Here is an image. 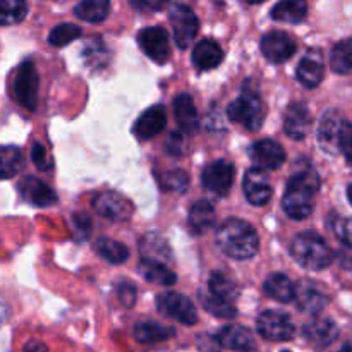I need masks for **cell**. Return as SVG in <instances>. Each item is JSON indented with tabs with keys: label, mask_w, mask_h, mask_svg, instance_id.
<instances>
[{
	"label": "cell",
	"mask_w": 352,
	"mask_h": 352,
	"mask_svg": "<svg viewBox=\"0 0 352 352\" xmlns=\"http://www.w3.org/2000/svg\"><path fill=\"white\" fill-rule=\"evenodd\" d=\"M157 309L168 318L177 320L182 325H196L198 313L195 305L179 292H162L157 296Z\"/></svg>",
	"instance_id": "cell-8"
},
{
	"label": "cell",
	"mask_w": 352,
	"mask_h": 352,
	"mask_svg": "<svg viewBox=\"0 0 352 352\" xmlns=\"http://www.w3.org/2000/svg\"><path fill=\"white\" fill-rule=\"evenodd\" d=\"M17 189H19L21 198L33 206H52L57 203V195L54 189L48 188L43 181L33 175L21 179Z\"/></svg>",
	"instance_id": "cell-15"
},
{
	"label": "cell",
	"mask_w": 352,
	"mask_h": 352,
	"mask_svg": "<svg viewBox=\"0 0 352 352\" xmlns=\"http://www.w3.org/2000/svg\"><path fill=\"white\" fill-rule=\"evenodd\" d=\"M140 253L141 260L158 261V263H170L172 261V251L168 248L167 241L158 234H146L140 243Z\"/></svg>",
	"instance_id": "cell-25"
},
{
	"label": "cell",
	"mask_w": 352,
	"mask_h": 352,
	"mask_svg": "<svg viewBox=\"0 0 352 352\" xmlns=\"http://www.w3.org/2000/svg\"><path fill=\"white\" fill-rule=\"evenodd\" d=\"M291 254L306 270H323L333 261L332 250L327 241L316 232H301L291 244Z\"/></svg>",
	"instance_id": "cell-3"
},
{
	"label": "cell",
	"mask_w": 352,
	"mask_h": 352,
	"mask_svg": "<svg viewBox=\"0 0 352 352\" xmlns=\"http://www.w3.org/2000/svg\"><path fill=\"white\" fill-rule=\"evenodd\" d=\"M174 116L179 124V129L188 136L198 133L199 129V117L196 110L195 100L188 93H181L174 100Z\"/></svg>",
	"instance_id": "cell-20"
},
{
	"label": "cell",
	"mask_w": 352,
	"mask_h": 352,
	"mask_svg": "<svg viewBox=\"0 0 352 352\" xmlns=\"http://www.w3.org/2000/svg\"><path fill=\"white\" fill-rule=\"evenodd\" d=\"M26 0H0V26L17 24L26 17Z\"/></svg>",
	"instance_id": "cell-36"
},
{
	"label": "cell",
	"mask_w": 352,
	"mask_h": 352,
	"mask_svg": "<svg viewBox=\"0 0 352 352\" xmlns=\"http://www.w3.org/2000/svg\"><path fill=\"white\" fill-rule=\"evenodd\" d=\"M248 352H254V351H248Z\"/></svg>",
	"instance_id": "cell-53"
},
{
	"label": "cell",
	"mask_w": 352,
	"mask_h": 352,
	"mask_svg": "<svg viewBox=\"0 0 352 352\" xmlns=\"http://www.w3.org/2000/svg\"><path fill=\"white\" fill-rule=\"evenodd\" d=\"M82 57L89 65H100L105 64L107 60V48L102 43L100 38H89L86 41L85 48H82Z\"/></svg>",
	"instance_id": "cell-40"
},
{
	"label": "cell",
	"mask_w": 352,
	"mask_h": 352,
	"mask_svg": "<svg viewBox=\"0 0 352 352\" xmlns=\"http://www.w3.org/2000/svg\"><path fill=\"white\" fill-rule=\"evenodd\" d=\"M165 124H167V112H165V107L153 105L151 109H148L146 112L141 113L136 126H134V134H136L140 140H151V138L158 136V134L165 129Z\"/></svg>",
	"instance_id": "cell-21"
},
{
	"label": "cell",
	"mask_w": 352,
	"mask_h": 352,
	"mask_svg": "<svg viewBox=\"0 0 352 352\" xmlns=\"http://www.w3.org/2000/svg\"><path fill=\"white\" fill-rule=\"evenodd\" d=\"M296 40L284 31H270L261 38V54L274 64H282L296 54Z\"/></svg>",
	"instance_id": "cell-12"
},
{
	"label": "cell",
	"mask_w": 352,
	"mask_h": 352,
	"mask_svg": "<svg viewBox=\"0 0 352 352\" xmlns=\"http://www.w3.org/2000/svg\"><path fill=\"white\" fill-rule=\"evenodd\" d=\"M168 21L172 24V30H174V38L177 47L188 48L199 30V21L196 14L184 3H175V6L170 7Z\"/></svg>",
	"instance_id": "cell-9"
},
{
	"label": "cell",
	"mask_w": 352,
	"mask_h": 352,
	"mask_svg": "<svg viewBox=\"0 0 352 352\" xmlns=\"http://www.w3.org/2000/svg\"><path fill=\"white\" fill-rule=\"evenodd\" d=\"M215 208H213L212 203L205 201V199H203V201H196L195 205L191 206V210H189L188 222L195 234H205L206 230H210L215 226Z\"/></svg>",
	"instance_id": "cell-27"
},
{
	"label": "cell",
	"mask_w": 352,
	"mask_h": 352,
	"mask_svg": "<svg viewBox=\"0 0 352 352\" xmlns=\"http://www.w3.org/2000/svg\"><path fill=\"white\" fill-rule=\"evenodd\" d=\"M23 352H48L47 347L40 342H30L26 347H24Z\"/></svg>",
	"instance_id": "cell-48"
},
{
	"label": "cell",
	"mask_w": 352,
	"mask_h": 352,
	"mask_svg": "<svg viewBox=\"0 0 352 352\" xmlns=\"http://www.w3.org/2000/svg\"><path fill=\"white\" fill-rule=\"evenodd\" d=\"M116 294L124 306H133L136 301V287L131 282L120 280L116 284Z\"/></svg>",
	"instance_id": "cell-43"
},
{
	"label": "cell",
	"mask_w": 352,
	"mask_h": 352,
	"mask_svg": "<svg viewBox=\"0 0 352 352\" xmlns=\"http://www.w3.org/2000/svg\"><path fill=\"white\" fill-rule=\"evenodd\" d=\"M93 210L100 217L112 222H124L129 219L134 212V206L126 196L119 195L116 191H102L96 192L91 201Z\"/></svg>",
	"instance_id": "cell-10"
},
{
	"label": "cell",
	"mask_w": 352,
	"mask_h": 352,
	"mask_svg": "<svg viewBox=\"0 0 352 352\" xmlns=\"http://www.w3.org/2000/svg\"><path fill=\"white\" fill-rule=\"evenodd\" d=\"M234 177H236L234 164L227 160H217L203 168L201 184L205 191H208L210 195L223 198V196L229 195L230 188L234 184Z\"/></svg>",
	"instance_id": "cell-6"
},
{
	"label": "cell",
	"mask_w": 352,
	"mask_h": 352,
	"mask_svg": "<svg viewBox=\"0 0 352 352\" xmlns=\"http://www.w3.org/2000/svg\"><path fill=\"white\" fill-rule=\"evenodd\" d=\"M344 119L337 110H329L323 113L318 127V143L325 153H337L339 151V138L342 129Z\"/></svg>",
	"instance_id": "cell-19"
},
{
	"label": "cell",
	"mask_w": 352,
	"mask_h": 352,
	"mask_svg": "<svg viewBox=\"0 0 352 352\" xmlns=\"http://www.w3.org/2000/svg\"><path fill=\"white\" fill-rule=\"evenodd\" d=\"M244 195L254 206H265L272 198V184L261 168H250L244 175Z\"/></svg>",
	"instance_id": "cell-14"
},
{
	"label": "cell",
	"mask_w": 352,
	"mask_h": 352,
	"mask_svg": "<svg viewBox=\"0 0 352 352\" xmlns=\"http://www.w3.org/2000/svg\"><path fill=\"white\" fill-rule=\"evenodd\" d=\"M31 160H33V164L36 165L40 170H48V168L52 167L50 162H48L47 158V151H45V148L41 146L40 143H34L33 148H31Z\"/></svg>",
	"instance_id": "cell-45"
},
{
	"label": "cell",
	"mask_w": 352,
	"mask_h": 352,
	"mask_svg": "<svg viewBox=\"0 0 352 352\" xmlns=\"http://www.w3.org/2000/svg\"><path fill=\"white\" fill-rule=\"evenodd\" d=\"M313 117L308 107L301 102L291 103L284 117L285 134L292 140H305L311 129Z\"/></svg>",
	"instance_id": "cell-18"
},
{
	"label": "cell",
	"mask_w": 352,
	"mask_h": 352,
	"mask_svg": "<svg viewBox=\"0 0 352 352\" xmlns=\"http://www.w3.org/2000/svg\"><path fill=\"white\" fill-rule=\"evenodd\" d=\"M223 60V52L220 45L213 40H203L192 50V64L199 71H212L219 67Z\"/></svg>",
	"instance_id": "cell-24"
},
{
	"label": "cell",
	"mask_w": 352,
	"mask_h": 352,
	"mask_svg": "<svg viewBox=\"0 0 352 352\" xmlns=\"http://www.w3.org/2000/svg\"><path fill=\"white\" fill-rule=\"evenodd\" d=\"M79 36H81V28L71 23H64L58 24V26H55L50 31V34H48V43L54 45V47H65V45L72 43Z\"/></svg>",
	"instance_id": "cell-38"
},
{
	"label": "cell",
	"mask_w": 352,
	"mask_h": 352,
	"mask_svg": "<svg viewBox=\"0 0 352 352\" xmlns=\"http://www.w3.org/2000/svg\"><path fill=\"white\" fill-rule=\"evenodd\" d=\"M208 292L212 296H215V298L222 299V301L232 302V305L237 299V296H239V289H237L236 282L230 280L227 275L220 274V272H215L210 277Z\"/></svg>",
	"instance_id": "cell-32"
},
{
	"label": "cell",
	"mask_w": 352,
	"mask_h": 352,
	"mask_svg": "<svg viewBox=\"0 0 352 352\" xmlns=\"http://www.w3.org/2000/svg\"><path fill=\"white\" fill-rule=\"evenodd\" d=\"M199 298H201V305L205 306L206 311L212 313L213 316H219V318H234L237 315V309L232 302L222 301V299L215 298L210 292H199Z\"/></svg>",
	"instance_id": "cell-37"
},
{
	"label": "cell",
	"mask_w": 352,
	"mask_h": 352,
	"mask_svg": "<svg viewBox=\"0 0 352 352\" xmlns=\"http://www.w3.org/2000/svg\"><path fill=\"white\" fill-rule=\"evenodd\" d=\"M256 329L265 340L272 342H285L296 336V327L289 315L275 309H268L258 316Z\"/></svg>",
	"instance_id": "cell-7"
},
{
	"label": "cell",
	"mask_w": 352,
	"mask_h": 352,
	"mask_svg": "<svg viewBox=\"0 0 352 352\" xmlns=\"http://www.w3.org/2000/svg\"><path fill=\"white\" fill-rule=\"evenodd\" d=\"M162 186L164 189L172 192H184L189 186V175L181 168L168 170L162 175Z\"/></svg>",
	"instance_id": "cell-41"
},
{
	"label": "cell",
	"mask_w": 352,
	"mask_h": 352,
	"mask_svg": "<svg viewBox=\"0 0 352 352\" xmlns=\"http://www.w3.org/2000/svg\"><path fill=\"white\" fill-rule=\"evenodd\" d=\"M244 2L246 3H261V2H265V0H244Z\"/></svg>",
	"instance_id": "cell-51"
},
{
	"label": "cell",
	"mask_w": 352,
	"mask_h": 352,
	"mask_svg": "<svg viewBox=\"0 0 352 352\" xmlns=\"http://www.w3.org/2000/svg\"><path fill=\"white\" fill-rule=\"evenodd\" d=\"M265 292H267L268 298L278 302H291L294 301L296 285L284 274H272L265 280Z\"/></svg>",
	"instance_id": "cell-29"
},
{
	"label": "cell",
	"mask_w": 352,
	"mask_h": 352,
	"mask_svg": "<svg viewBox=\"0 0 352 352\" xmlns=\"http://www.w3.org/2000/svg\"><path fill=\"white\" fill-rule=\"evenodd\" d=\"M308 16V2L306 0H280L272 9V19L278 23L299 24Z\"/></svg>",
	"instance_id": "cell-26"
},
{
	"label": "cell",
	"mask_w": 352,
	"mask_h": 352,
	"mask_svg": "<svg viewBox=\"0 0 352 352\" xmlns=\"http://www.w3.org/2000/svg\"><path fill=\"white\" fill-rule=\"evenodd\" d=\"M340 352H352V342H347L346 346H344L342 349H340Z\"/></svg>",
	"instance_id": "cell-49"
},
{
	"label": "cell",
	"mask_w": 352,
	"mask_h": 352,
	"mask_svg": "<svg viewBox=\"0 0 352 352\" xmlns=\"http://www.w3.org/2000/svg\"><path fill=\"white\" fill-rule=\"evenodd\" d=\"M330 65L337 74H349L352 72V38L342 40L332 48Z\"/></svg>",
	"instance_id": "cell-34"
},
{
	"label": "cell",
	"mask_w": 352,
	"mask_h": 352,
	"mask_svg": "<svg viewBox=\"0 0 352 352\" xmlns=\"http://www.w3.org/2000/svg\"><path fill=\"white\" fill-rule=\"evenodd\" d=\"M38 72L31 60H24L17 67L12 81V93L16 102L28 110L36 109L38 103Z\"/></svg>",
	"instance_id": "cell-5"
},
{
	"label": "cell",
	"mask_w": 352,
	"mask_h": 352,
	"mask_svg": "<svg viewBox=\"0 0 352 352\" xmlns=\"http://www.w3.org/2000/svg\"><path fill=\"white\" fill-rule=\"evenodd\" d=\"M282 352H291V351H282Z\"/></svg>",
	"instance_id": "cell-52"
},
{
	"label": "cell",
	"mask_w": 352,
	"mask_h": 352,
	"mask_svg": "<svg viewBox=\"0 0 352 352\" xmlns=\"http://www.w3.org/2000/svg\"><path fill=\"white\" fill-rule=\"evenodd\" d=\"M95 251L103 258V260H107L109 263L113 265L124 263V261L129 258V250H127L122 243L109 239V237H100V239H96Z\"/></svg>",
	"instance_id": "cell-33"
},
{
	"label": "cell",
	"mask_w": 352,
	"mask_h": 352,
	"mask_svg": "<svg viewBox=\"0 0 352 352\" xmlns=\"http://www.w3.org/2000/svg\"><path fill=\"white\" fill-rule=\"evenodd\" d=\"M291 175L285 188L282 208L292 220L308 219L315 208L316 192L320 189V177L311 165L305 164Z\"/></svg>",
	"instance_id": "cell-1"
},
{
	"label": "cell",
	"mask_w": 352,
	"mask_h": 352,
	"mask_svg": "<svg viewBox=\"0 0 352 352\" xmlns=\"http://www.w3.org/2000/svg\"><path fill=\"white\" fill-rule=\"evenodd\" d=\"M140 272L143 275V278H146L151 284L165 285V287H170L177 282L174 272L164 263H158V261H150V260H141L140 261Z\"/></svg>",
	"instance_id": "cell-30"
},
{
	"label": "cell",
	"mask_w": 352,
	"mask_h": 352,
	"mask_svg": "<svg viewBox=\"0 0 352 352\" xmlns=\"http://www.w3.org/2000/svg\"><path fill=\"white\" fill-rule=\"evenodd\" d=\"M217 244L227 256L234 260H250L260 250V237L251 223L239 219H230L220 226Z\"/></svg>",
	"instance_id": "cell-2"
},
{
	"label": "cell",
	"mask_w": 352,
	"mask_h": 352,
	"mask_svg": "<svg viewBox=\"0 0 352 352\" xmlns=\"http://www.w3.org/2000/svg\"><path fill=\"white\" fill-rule=\"evenodd\" d=\"M250 157L261 170H275L285 164V151L274 140H260L251 144Z\"/></svg>",
	"instance_id": "cell-13"
},
{
	"label": "cell",
	"mask_w": 352,
	"mask_h": 352,
	"mask_svg": "<svg viewBox=\"0 0 352 352\" xmlns=\"http://www.w3.org/2000/svg\"><path fill=\"white\" fill-rule=\"evenodd\" d=\"M339 151L352 165V122H349V120H344L342 129H340Z\"/></svg>",
	"instance_id": "cell-42"
},
{
	"label": "cell",
	"mask_w": 352,
	"mask_h": 352,
	"mask_svg": "<svg viewBox=\"0 0 352 352\" xmlns=\"http://www.w3.org/2000/svg\"><path fill=\"white\" fill-rule=\"evenodd\" d=\"M329 227L332 229L333 236L342 243V246L352 251V219L340 215H330Z\"/></svg>",
	"instance_id": "cell-39"
},
{
	"label": "cell",
	"mask_w": 352,
	"mask_h": 352,
	"mask_svg": "<svg viewBox=\"0 0 352 352\" xmlns=\"http://www.w3.org/2000/svg\"><path fill=\"white\" fill-rule=\"evenodd\" d=\"M294 299L298 301V308L301 311L309 313V315H316L322 311L329 302V296L323 291L322 285L311 280H302L301 284L296 287Z\"/></svg>",
	"instance_id": "cell-17"
},
{
	"label": "cell",
	"mask_w": 352,
	"mask_h": 352,
	"mask_svg": "<svg viewBox=\"0 0 352 352\" xmlns=\"http://www.w3.org/2000/svg\"><path fill=\"white\" fill-rule=\"evenodd\" d=\"M131 6L140 12H157L168 3V0H129Z\"/></svg>",
	"instance_id": "cell-44"
},
{
	"label": "cell",
	"mask_w": 352,
	"mask_h": 352,
	"mask_svg": "<svg viewBox=\"0 0 352 352\" xmlns=\"http://www.w3.org/2000/svg\"><path fill=\"white\" fill-rule=\"evenodd\" d=\"M23 168V155L16 146H0V179H10Z\"/></svg>",
	"instance_id": "cell-35"
},
{
	"label": "cell",
	"mask_w": 352,
	"mask_h": 352,
	"mask_svg": "<svg viewBox=\"0 0 352 352\" xmlns=\"http://www.w3.org/2000/svg\"><path fill=\"white\" fill-rule=\"evenodd\" d=\"M167 148H168V153H170V155L181 157V155L184 153V140H182L181 134L172 133L170 138H168Z\"/></svg>",
	"instance_id": "cell-46"
},
{
	"label": "cell",
	"mask_w": 352,
	"mask_h": 352,
	"mask_svg": "<svg viewBox=\"0 0 352 352\" xmlns=\"http://www.w3.org/2000/svg\"><path fill=\"white\" fill-rule=\"evenodd\" d=\"M227 116H229L230 120L241 124L246 129L258 131L263 126L267 110H265V105L260 96L246 91L230 103L229 109H227Z\"/></svg>",
	"instance_id": "cell-4"
},
{
	"label": "cell",
	"mask_w": 352,
	"mask_h": 352,
	"mask_svg": "<svg viewBox=\"0 0 352 352\" xmlns=\"http://www.w3.org/2000/svg\"><path fill=\"white\" fill-rule=\"evenodd\" d=\"M323 74H325V62H323L322 50L311 48L299 62L296 76L305 88H316L322 82Z\"/></svg>",
	"instance_id": "cell-16"
},
{
	"label": "cell",
	"mask_w": 352,
	"mask_h": 352,
	"mask_svg": "<svg viewBox=\"0 0 352 352\" xmlns=\"http://www.w3.org/2000/svg\"><path fill=\"white\" fill-rule=\"evenodd\" d=\"M220 344L215 336L199 337V351L201 352H220Z\"/></svg>",
	"instance_id": "cell-47"
},
{
	"label": "cell",
	"mask_w": 352,
	"mask_h": 352,
	"mask_svg": "<svg viewBox=\"0 0 352 352\" xmlns=\"http://www.w3.org/2000/svg\"><path fill=\"white\" fill-rule=\"evenodd\" d=\"M347 198H349V201H351V205H352V184L349 186V188H347Z\"/></svg>",
	"instance_id": "cell-50"
},
{
	"label": "cell",
	"mask_w": 352,
	"mask_h": 352,
	"mask_svg": "<svg viewBox=\"0 0 352 352\" xmlns=\"http://www.w3.org/2000/svg\"><path fill=\"white\" fill-rule=\"evenodd\" d=\"M217 340L222 347L239 352H248L254 351V337L253 333L248 329L239 325H227L223 327L219 332V336H215Z\"/></svg>",
	"instance_id": "cell-22"
},
{
	"label": "cell",
	"mask_w": 352,
	"mask_h": 352,
	"mask_svg": "<svg viewBox=\"0 0 352 352\" xmlns=\"http://www.w3.org/2000/svg\"><path fill=\"white\" fill-rule=\"evenodd\" d=\"M175 330L158 322H140L134 325V339L141 344H157L172 339Z\"/></svg>",
	"instance_id": "cell-28"
},
{
	"label": "cell",
	"mask_w": 352,
	"mask_h": 352,
	"mask_svg": "<svg viewBox=\"0 0 352 352\" xmlns=\"http://www.w3.org/2000/svg\"><path fill=\"white\" fill-rule=\"evenodd\" d=\"M138 43L141 50L148 55L157 64H165L170 57V43H168V34L164 28L151 26L144 28L138 34Z\"/></svg>",
	"instance_id": "cell-11"
},
{
	"label": "cell",
	"mask_w": 352,
	"mask_h": 352,
	"mask_svg": "<svg viewBox=\"0 0 352 352\" xmlns=\"http://www.w3.org/2000/svg\"><path fill=\"white\" fill-rule=\"evenodd\" d=\"M306 339L311 344L320 347H327L333 344L339 337V329L336 323L329 318H316L313 322L306 323L305 330H302Z\"/></svg>",
	"instance_id": "cell-23"
},
{
	"label": "cell",
	"mask_w": 352,
	"mask_h": 352,
	"mask_svg": "<svg viewBox=\"0 0 352 352\" xmlns=\"http://www.w3.org/2000/svg\"><path fill=\"white\" fill-rule=\"evenodd\" d=\"M110 0H81L74 7V14L86 23H102L109 17Z\"/></svg>",
	"instance_id": "cell-31"
}]
</instances>
